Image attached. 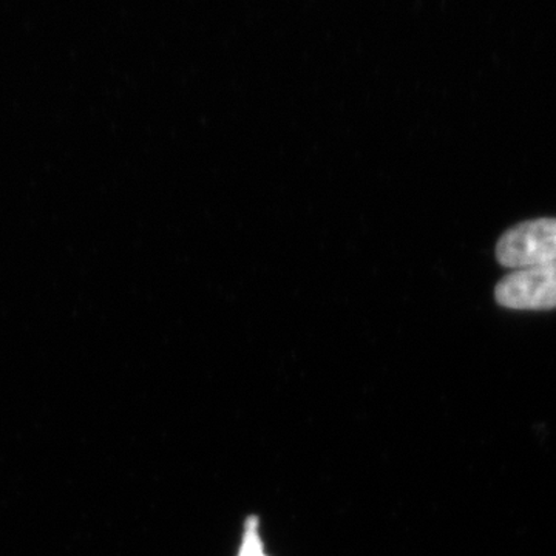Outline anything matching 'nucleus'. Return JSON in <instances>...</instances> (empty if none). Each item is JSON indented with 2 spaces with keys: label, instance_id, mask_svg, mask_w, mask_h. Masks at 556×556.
<instances>
[{
  "label": "nucleus",
  "instance_id": "1",
  "mask_svg": "<svg viewBox=\"0 0 556 556\" xmlns=\"http://www.w3.org/2000/svg\"><path fill=\"white\" fill-rule=\"evenodd\" d=\"M496 257L514 270L556 262V218L532 219L508 229L497 241Z\"/></svg>",
  "mask_w": 556,
  "mask_h": 556
},
{
  "label": "nucleus",
  "instance_id": "2",
  "mask_svg": "<svg viewBox=\"0 0 556 556\" xmlns=\"http://www.w3.org/2000/svg\"><path fill=\"white\" fill-rule=\"evenodd\" d=\"M495 298L508 309L556 308V262L514 270L497 283Z\"/></svg>",
  "mask_w": 556,
  "mask_h": 556
},
{
  "label": "nucleus",
  "instance_id": "3",
  "mask_svg": "<svg viewBox=\"0 0 556 556\" xmlns=\"http://www.w3.org/2000/svg\"><path fill=\"white\" fill-rule=\"evenodd\" d=\"M258 517H254V515H252V517L247 518L239 556H268L263 552V543L258 533Z\"/></svg>",
  "mask_w": 556,
  "mask_h": 556
}]
</instances>
